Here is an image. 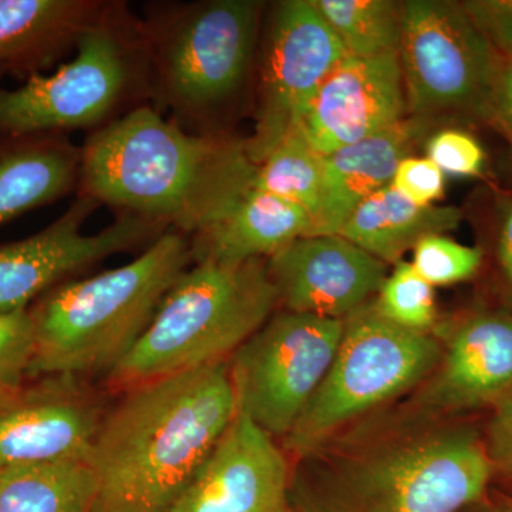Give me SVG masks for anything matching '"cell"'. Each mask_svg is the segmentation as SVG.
Returning <instances> with one entry per match:
<instances>
[{"mask_svg": "<svg viewBox=\"0 0 512 512\" xmlns=\"http://www.w3.org/2000/svg\"><path fill=\"white\" fill-rule=\"evenodd\" d=\"M322 168L323 156L296 131L256 164L254 187L302 208L315 224Z\"/></svg>", "mask_w": 512, "mask_h": 512, "instance_id": "d4e9b609", "label": "cell"}, {"mask_svg": "<svg viewBox=\"0 0 512 512\" xmlns=\"http://www.w3.org/2000/svg\"><path fill=\"white\" fill-rule=\"evenodd\" d=\"M495 404L487 446L494 468L512 478V390Z\"/></svg>", "mask_w": 512, "mask_h": 512, "instance_id": "1f68e13d", "label": "cell"}, {"mask_svg": "<svg viewBox=\"0 0 512 512\" xmlns=\"http://www.w3.org/2000/svg\"><path fill=\"white\" fill-rule=\"evenodd\" d=\"M493 470L476 434L430 431L299 471L289 512H460L483 497Z\"/></svg>", "mask_w": 512, "mask_h": 512, "instance_id": "277c9868", "label": "cell"}, {"mask_svg": "<svg viewBox=\"0 0 512 512\" xmlns=\"http://www.w3.org/2000/svg\"><path fill=\"white\" fill-rule=\"evenodd\" d=\"M410 117L491 120L501 59L460 2L406 0L399 47Z\"/></svg>", "mask_w": 512, "mask_h": 512, "instance_id": "9c48e42d", "label": "cell"}, {"mask_svg": "<svg viewBox=\"0 0 512 512\" xmlns=\"http://www.w3.org/2000/svg\"><path fill=\"white\" fill-rule=\"evenodd\" d=\"M410 264L434 288L454 285L477 274L483 264V251L446 235H430L414 247Z\"/></svg>", "mask_w": 512, "mask_h": 512, "instance_id": "4316f807", "label": "cell"}, {"mask_svg": "<svg viewBox=\"0 0 512 512\" xmlns=\"http://www.w3.org/2000/svg\"><path fill=\"white\" fill-rule=\"evenodd\" d=\"M505 512H512V504L508 505V507H505Z\"/></svg>", "mask_w": 512, "mask_h": 512, "instance_id": "e575fe53", "label": "cell"}, {"mask_svg": "<svg viewBox=\"0 0 512 512\" xmlns=\"http://www.w3.org/2000/svg\"><path fill=\"white\" fill-rule=\"evenodd\" d=\"M349 57L369 59L399 53L403 2L396 0H312Z\"/></svg>", "mask_w": 512, "mask_h": 512, "instance_id": "cb8c5ba5", "label": "cell"}, {"mask_svg": "<svg viewBox=\"0 0 512 512\" xmlns=\"http://www.w3.org/2000/svg\"><path fill=\"white\" fill-rule=\"evenodd\" d=\"M191 264L190 237L170 229L128 264L50 289L29 308L35 355L28 377L109 375Z\"/></svg>", "mask_w": 512, "mask_h": 512, "instance_id": "3957f363", "label": "cell"}, {"mask_svg": "<svg viewBox=\"0 0 512 512\" xmlns=\"http://www.w3.org/2000/svg\"><path fill=\"white\" fill-rule=\"evenodd\" d=\"M424 402L466 410L497 402L512 390V316L483 312L457 326L441 353Z\"/></svg>", "mask_w": 512, "mask_h": 512, "instance_id": "e0dca14e", "label": "cell"}, {"mask_svg": "<svg viewBox=\"0 0 512 512\" xmlns=\"http://www.w3.org/2000/svg\"><path fill=\"white\" fill-rule=\"evenodd\" d=\"M227 362L131 387L104 414L89 464L93 512H164L237 416Z\"/></svg>", "mask_w": 512, "mask_h": 512, "instance_id": "7a4b0ae2", "label": "cell"}, {"mask_svg": "<svg viewBox=\"0 0 512 512\" xmlns=\"http://www.w3.org/2000/svg\"><path fill=\"white\" fill-rule=\"evenodd\" d=\"M313 234L315 224L308 212L254 187L220 221L190 237L192 262L269 259L296 239Z\"/></svg>", "mask_w": 512, "mask_h": 512, "instance_id": "ffe728a7", "label": "cell"}, {"mask_svg": "<svg viewBox=\"0 0 512 512\" xmlns=\"http://www.w3.org/2000/svg\"><path fill=\"white\" fill-rule=\"evenodd\" d=\"M500 59H512V0L460 2Z\"/></svg>", "mask_w": 512, "mask_h": 512, "instance_id": "4dcf8cb0", "label": "cell"}, {"mask_svg": "<svg viewBox=\"0 0 512 512\" xmlns=\"http://www.w3.org/2000/svg\"><path fill=\"white\" fill-rule=\"evenodd\" d=\"M35 355V328L29 309L0 312V386L23 384Z\"/></svg>", "mask_w": 512, "mask_h": 512, "instance_id": "83f0119b", "label": "cell"}, {"mask_svg": "<svg viewBox=\"0 0 512 512\" xmlns=\"http://www.w3.org/2000/svg\"><path fill=\"white\" fill-rule=\"evenodd\" d=\"M461 220L456 207H420L389 185L362 202L338 235L384 264H397L421 239L453 231Z\"/></svg>", "mask_w": 512, "mask_h": 512, "instance_id": "7402d4cb", "label": "cell"}, {"mask_svg": "<svg viewBox=\"0 0 512 512\" xmlns=\"http://www.w3.org/2000/svg\"><path fill=\"white\" fill-rule=\"evenodd\" d=\"M426 154L451 177H480L484 173L485 153L480 141L460 128H441L426 140Z\"/></svg>", "mask_w": 512, "mask_h": 512, "instance_id": "f1b7e54d", "label": "cell"}, {"mask_svg": "<svg viewBox=\"0 0 512 512\" xmlns=\"http://www.w3.org/2000/svg\"><path fill=\"white\" fill-rule=\"evenodd\" d=\"M392 187L420 207L436 205L446 192V175L427 157L410 156L397 165Z\"/></svg>", "mask_w": 512, "mask_h": 512, "instance_id": "f546056e", "label": "cell"}, {"mask_svg": "<svg viewBox=\"0 0 512 512\" xmlns=\"http://www.w3.org/2000/svg\"><path fill=\"white\" fill-rule=\"evenodd\" d=\"M0 392V470L89 461L100 404L79 377L45 376Z\"/></svg>", "mask_w": 512, "mask_h": 512, "instance_id": "4fadbf2b", "label": "cell"}, {"mask_svg": "<svg viewBox=\"0 0 512 512\" xmlns=\"http://www.w3.org/2000/svg\"><path fill=\"white\" fill-rule=\"evenodd\" d=\"M96 491L89 461L0 470V512H93Z\"/></svg>", "mask_w": 512, "mask_h": 512, "instance_id": "603a6c76", "label": "cell"}, {"mask_svg": "<svg viewBox=\"0 0 512 512\" xmlns=\"http://www.w3.org/2000/svg\"><path fill=\"white\" fill-rule=\"evenodd\" d=\"M285 311L345 320L373 301L386 264L340 235L296 239L266 259Z\"/></svg>", "mask_w": 512, "mask_h": 512, "instance_id": "9a60e30c", "label": "cell"}, {"mask_svg": "<svg viewBox=\"0 0 512 512\" xmlns=\"http://www.w3.org/2000/svg\"><path fill=\"white\" fill-rule=\"evenodd\" d=\"M266 29L255 130L245 140L255 164L299 130L320 86L348 57L312 0L276 3Z\"/></svg>", "mask_w": 512, "mask_h": 512, "instance_id": "8fae6325", "label": "cell"}, {"mask_svg": "<svg viewBox=\"0 0 512 512\" xmlns=\"http://www.w3.org/2000/svg\"><path fill=\"white\" fill-rule=\"evenodd\" d=\"M106 0H0V76L59 62L110 8Z\"/></svg>", "mask_w": 512, "mask_h": 512, "instance_id": "d6986e66", "label": "cell"}, {"mask_svg": "<svg viewBox=\"0 0 512 512\" xmlns=\"http://www.w3.org/2000/svg\"><path fill=\"white\" fill-rule=\"evenodd\" d=\"M264 3L202 0L151 9L143 20L150 104L185 131L220 136L218 114L242 92Z\"/></svg>", "mask_w": 512, "mask_h": 512, "instance_id": "5b68a950", "label": "cell"}, {"mask_svg": "<svg viewBox=\"0 0 512 512\" xmlns=\"http://www.w3.org/2000/svg\"><path fill=\"white\" fill-rule=\"evenodd\" d=\"M497 258L501 274L512 289V204L505 212L498 232Z\"/></svg>", "mask_w": 512, "mask_h": 512, "instance_id": "836d02e7", "label": "cell"}, {"mask_svg": "<svg viewBox=\"0 0 512 512\" xmlns=\"http://www.w3.org/2000/svg\"><path fill=\"white\" fill-rule=\"evenodd\" d=\"M345 320L282 311L228 363L238 412L271 437H286L328 375Z\"/></svg>", "mask_w": 512, "mask_h": 512, "instance_id": "30bf717a", "label": "cell"}, {"mask_svg": "<svg viewBox=\"0 0 512 512\" xmlns=\"http://www.w3.org/2000/svg\"><path fill=\"white\" fill-rule=\"evenodd\" d=\"M5 389H6V387L0 386V392H2V390H5ZM10 389H12V387H10Z\"/></svg>", "mask_w": 512, "mask_h": 512, "instance_id": "d590c367", "label": "cell"}, {"mask_svg": "<svg viewBox=\"0 0 512 512\" xmlns=\"http://www.w3.org/2000/svg\"><path fill=\"white\" fill-rule=\"evenodd\" d=\"M433 121L407 117L382 133L323 156L315 234L338 235L362 202L392 184L397 165L426 143Z\"/></svg>", "mask_w": 512, "mask_h": 512, "instance_id": "ac0fdd59", "label": "cell"}, {"mask_svg": "<svg viewBox=\"0 0 512 512\" xmlns=\"http://www.w3.org/2000/svg\"><path fill=\"white\" fill-rule=\"evenodd\" d=\"M440 359L429 333L399 328L365 306L345 319L328 375L285 437L286 447L311 453L343 424L419 383Z\"/></svg>", "mask_w": 512, "mask_h": 512, "instance_id": "ba28073f", "label": "cell"}, {"mask_svg": "<svg viewBox=\"0 0 512 512\" xmlns=\"http://www.w3.org/2000/svg\"><path fill=\"white\" fill-rule=\"evenodd\" d=\"M74 50L52 74H32L16 89L0 82V136L93 133L150 103L143 20L127 3L111 2Z\"/></svg>", "mask_w": 512, "mask_h": 512, "instance_id": "52a82bcc", "label": "cell"}, {"mask_svg": "<svg viewBox=\"0 0 512 512\" xmlns=\"http://www.w3.org/2000/svg\"><path fill=\"white\" fill-rule=\"evenodd\" d=\"M80 167L66 134L0 136V225L77 191Z\"/></svg>", "mask_w": 512, "mask_h": 512, "instance_id": "44dd1931", "label": "cell"}, {"mask_svg": "<svg viewBox=\"0 0 512 512\" xmlns=\"http://www.w3.org/2000/svg\"><path fill=\"white\" fill-rule=\"evenodd\" d=\"M373 308L399 328L427 333L437 318L436 292L410 262H397L384 279Z\"/></svg>", "mask_w": 512, "mask_h": 512, "instance_id": "484cf974", "label": "cell"}, {"mask_svg": "<svg viewBox=\"0 0 512 512\" xmlns=\"http://www.w3.org/2000/svg\"><path fill=\"white\" fill-rule=\"evenodd\" d=\"M407 117L399 55L348 56L320 86L298 131L316 153L328 156Z\"/></svg>", "mask_w": 512, "mask_h": 512, "instance_id": "2e32d148", "label": "cell"}, {"mask_svg": "<svg viewBox=\"0 0 512 512\" xmlns=\"http://www.w3.org/2000/svg\"><path fill=\"white\" fill-rule=\"evenodd\" d=\"M278 306L266 259L194 262L158 306L133 349L107 375L111 389L217 365L274 315Z\"/></svg>", "mask_w": 512, "mask_h": 512, "instance_id": "8992f818", "label": "cell"}, {"mask_svg": "<svg viewBox=\"0 0 512 512\" xmlns=\"http://www.w3.org/2000/svg\"><path fill=\"white\" fill-rule=\"evenodd\" d=\"M255 174L245 140L188 133L147 103L90 133L76 192L192 237L252 190Z\"/></svg>", "mask_w": 512, "mask_h": 512, "instance_id": "6da1fadb", "label": "cell"}, {"mask_svg": "<svg viewBox=\"0 0 512 512\" xmlns=\"http://www.w3.org/2000/svg\"><path fill=\"white\" fill-rule=\"evenodd\" d=\"M100 205L77 195L69 210L42 231L0 245V312L29 309L30 303L74 275L121 252L153 244L170 229L131 214H116L93 235L84 224Z\"/></svg>", "mask_w": 512, "mask_h": 512, "instance_id": "7c38bea8", "label": "cell"}, {"mask_svg": "<svg viewBox=\"0 0 512 512\" xmlns=\"http://www.w3.org/2000/svg\"><path fill=\"white\" fill-rule=\"evenodd\" d=\"M291 478L274 437L238 412L164 512H289Z\"/></svg>", "mask_w": 512, "mask_h": 512, "instance_id": "5bb4252c", "label": "cell"}, {"mask_svg": "<svg viewBox=\"0 0 512 512\" xmlns=\"http://www.w3.org/2000/svg\"><path fill=\"white\" fill-rule=\"evenodd\" d=\"M512 146V59H501L491 99V120Z\"/></svg>", "mask_w": 512, "mask_h": 512, "instance_id": "d6a6232c", "label": "cell"}]
</instances>
